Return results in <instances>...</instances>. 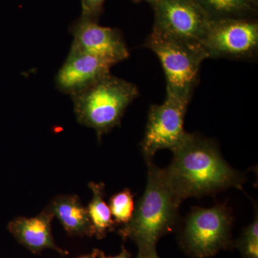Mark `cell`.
I'll use <instances>...</instances> for the list:
<instances>
[{"mask_svg":"<svg viewBox=\"0 0 258 258\" xmlns=\"http://www.w3.org/2000/svg\"><path fill=\"white\" fill-rule=\"evenodd\" d=\"M172 153L171 164L164 172L171 189L181 202L230 188L243 189V174L231 167L213 141L187 133Z\"/></svg>","mask_w":258,"mask_h":258,"instance_id":"6da1fadb","label":"cell"},{"mask_svg":"<svg viewBox=\"0 0 258 258\" xmlns=\"http://www.w3.org/2000/svg\"><path fill=\"white\" fill-rule=\"evenodd\" d=\"M147 164L145 191L135 205L130 221L120 226L118 234L137 245L139 255L151 257L158 254L159 241L175 230L182 202L169 186L164 169L153 161Z\"/></svg>","mask_w":258,"mask_h":258,"instance_id":"7a4b0ae2","label":"cell"},{"mask_svg":"<svg viewBox=\"0 0 258 258\" xmlns=\"http://www.w3.org/2000/svg\"><path fill=\"white\" fill-rule=\"evenodd\" d=\"M138 96L137 86L109 74L71 98L77 121L93 129L100 141L120 124L125 110Z\"/></svg>","mask_w":258,"mask_h":258,"instance_id":"3957f363","label":"cell"},{"mask_svg":"<svg viewBox=\"0 0 258 258\" xmlns=\"http://www.w3.org/2000/svg\"><path fill=\"white\" fill-rule=\"evenodd\" d=\"M144 46L157 55L165 73L166 93L191 101L203 61L210 58L203 45L152 28Z\"/></svg>","mask_w":258,"mask_h":258,"instance_id":"277c9868","label":"cell"},{"mask_svg":"<svg viewBox=\"0 0 258 258\" xmlns=\"http://www.w3.org/2000/svg\"><path fill=\"white\" fill-rule=\"evenodd\" d=\"M232 225V213L226 204L193 208L180 231V247L191 258H212L233 249Z\"/></svg>","mask_w":258,"mask_h":258,"instance_id":"5b68a950","label":"cell"},{"mask_svg":"<svg viewBox=\"0 0 258 258\" xmlns=\"http://www.w3.org/2000/svg\"><path fill=\"white\" fill-rule=\"evenodd\" d=\"M189 102L166 93L162 104L153 105L148 113L147 126L141 149L146 163L153 161L159 151H173L179 147L188 132L184 122Z\"/></svg>","mask_w":258,"mask_h":258,"instance_id":"8992f818","label":"cell"},{"mask_svg":"<svg viewBox=\"0 0 258 258\" xmlns=\"http://www.w3.org/2000/svg\"><path fill=\"white\" fill-rule=\"evenodd\" d=\"M203 45L210 57L249 60L257 55V19L211 20Z\"/></svg>","mask_w":258,"mask_h":258,"instance_id":"52a82bcc","label":"cell"},{"mask_svg":"<svg viewBox=\"0 0 258 258\" xmlns=\"http://www.w3.org/2000/svg\"><path fill=\"white\" fill-rule=\"evenodd\" d=\"M152 8L153 29L203 45L211 20L194 0H159Z\"/></svg>","mask_w":258,"mask_h":258,"instance_id":"ba28073f","label":"cell"},{"mask_svg":"<svg viewBox=\"0 0 258 258\" xmlns=\"http://www.w3.org/2000/svg\"><path fill=\"white\" fill-rule=\"evenodd\" d=\"M72 45L98 56L113 66L129 57L121 32L116 28L103 27L98 22L81 16L71 23Z\"/></svg>","mask_w":258,"mask_h":258,"instance_id":"9c48e42d","label":"cell"},{"mask_svg":"<svg viewBox=\"0 0 258 258\" xmlns=\"http://www.w3.org/2000/svg\"><path fill=\"white\" fill-rule=\"evenodd\" d=\"M113 64L72 45L59 70L55 85L60 92L72 96L110 74Z\"/></svg>","mask_w":258,"mask_h":258,"instance_id":"30bf717a","label":"cell"},{"mask_svg":"<svg viewBox=\"0 0 258 258\" xmlns=\"http://www.w3.org/2000/svg\"><path fill=\"white\" fill-rule=\"evenodd\" d=\"M53 218L45 208L37 216L13 219L8 223V231L18 243L32 253L38 254L49 249L60 255H69V251L59 247L52 235L51 223Z\"/></svg>","mask_w":258,"mask_h":258,"instance_id":"8fae6325","label":"cell"},{"mask_svg":"<svg viewBox=\"0 0 258 258\" xmlns=\"http://www.w3.org/2000/svg\"><path fill=\"white\" fill-rule=\"evenodd\" d=\"M47 210L57 218L70 236L91 237L94 236L92 223L87 208L76 195H62L55 197Z\"/></svg>","mask_w":258,"mask_h":258,"instance_id":"7c38bea8","label":"cell"},{"mask_svg":"<svg viewBox=\"0 0 258 258\" xmlns=\"http://www.w3.org/2000/svg\"><path fill=\"white\" fill-rule=\"evenodd\" d=\"M88 187L92 193V198L87 210L92 223L93 234L98 240L106 237L107 234L115 230V223L112 217L109 205L105 201V184L103 182L91 181Z\"/></svg>","mask_w":258,"mask_h":258,"instance_id":"4fadbf2b","label":"cell"},{"mask_svg":"<svg viewBox=\"0 0 258 258\" xmlns=\"http://www.w3.org/2000/svg\"><path fill=\"white\" fill-rule=\"evenodd\" d=\"M210 20L257 19L258 8L247 0H194Z\"/></svg>","mask_w":258,"mask_h":258,"instance_id":"5bb4252c","label":"cell"},{"mask_svg":"<svg viewBox=\"0 0 258 258\" xmlns=\"http://www.w3.org/2000/svg\"><path fill=\"white\" fill-rule=\"evenodd\" d=\"M108 205L115 225H124L133 216L135 208L134 195L131 189H123L111 197Z\"/></svg>","mask_w":258,"mask_h":258,"instance_id":"9a60e30c","label":"cell"},{"mask_svg":"<svg viewBox=\"0 0 258 258\" xmlns=\"http://www.w3.org/2000/svg\"><path fill=\"white\" fill-rule=\"evenodd\" d=\"M252 222L243 229L240 237L233 241L242 258H258V216L256 210Z\"/></svg>","mask_w":258,"mask_h":258,"instance_id":"2e32d148","label":"cell"},{"mask_svg":"<svg viewBox=\"0 0 258 258\" xmlns=\"http://www.w3.org/2000/svg\"><path fill=\"white\" fill-rule=\"evenodd\" d=\"M106 0H81V16L98 22L103 13Z\"/></svg>","mask_w":258,"mask_h":258,"instance_id":"e0dca14e","label":"cell"},{"mask_svg":"<svg viewBox=\"0 0 258 258\" xmlns=\"http://www.w3.org/2000/svg\"><path fill=\"white\" fill-rule=\"evenodd\" d=\"M97 258H132V254L128 249H125L124 246H122L119 254L115 256L106 255L104 252L97 249Z\"/></svg>","mask_w":258,"mask_h":258,"instance_id":"ac0fdd59","label":"cell"},{"mask_svg":"<svg viewBox=\"0 0 258 258\" xmlns=\"http://www.w3.org/2000/svg\"><path fill=\"white\" fill-rule=\"evenodd\" d=\"M76 258H97V249H93L91 253L83 254Z\"/></svg>","mask_w":258,"mask_h":258,"instance_id":"d6986e66","label":"cell"},{"mask_svg":"<svg viewBox=\"0 0 258 258\" xmlns=\"http://www.w3.org/2000/svg\"><path fill=\"white\" fill-rule=\"evenodd\" d=\"M132 1L136 3H141V2H146V3H149V4L152 6L154 3H157L159 0H132Z\"/></svg>","mask_w":258,"mask_h":258,"instance_id":"ffe728a7","label":"cell"},{"mask_svg":"<svg viewBox=\"0 0 258 258\" xmlns=\"http://www.w3.org/2000/svg\"><path fill=\"white\" fill-rule=\"evenodd\" d=\"M247 2L255 8H258V0H247Z\"/></svg>","mask_w":258,"mask_h":258,"instance_id":"44dd1931","label":"cell"},{"mask_svg":"<svg viewBox=\"0 0 258 258\" xmlns=\"http://www.w3.org/2000/svg\"><path fill=\"white\" fill-rule=\"evenodd\" d=\"M136 258H160V257H159V256H158V254H157V255L153 256V257H143V256H141V255H139V254H137V257H136Z\"/></svg>","mask_w":258,"mask_h":258,"instance_id":"7402d4cb","label":"cell"}]
</instances>
